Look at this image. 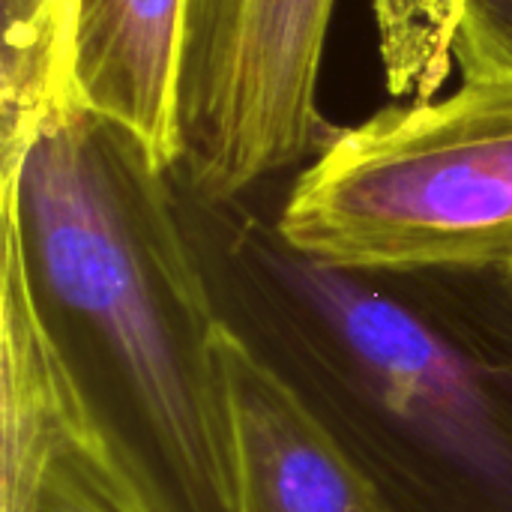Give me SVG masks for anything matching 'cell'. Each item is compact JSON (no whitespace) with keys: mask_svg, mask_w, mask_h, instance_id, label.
Wrapping results in <instances>:
<instances>
[{"mask_svg":"<svg viewBox=\"0 0 512 512\" xmlns=\"http://www.w3.org/2000/svg\"><path fill=\"white\" fill-rule=\"evenodd\" d=\"M336 0H186L174 180L210 201L309 165L339 129L318 108Z\"/></svg>","mask_w":512,"mask_h":512,"instance_id":"277c9868","label":"cell"},{"mask_svg":"<svg viewBox=\"0 0 512 512\" xmlns=\"http://www.w3.org/2000/svg\"><path fill=\"white\" fill-rule=\"evenodd\" d=\"M0 512H150L72 393L15 261H0Z\"/></svg>","mask_w":512,"mask_h":512,"instance_id":"5b68a950","label":"cell"},{"mask_svg":"<svg viewBox=\"0 0 512 512\" xmlns=\"http://www.w3.org/2000/svg\"><path fill=\"white\" fill-rule=\"evenodd\" d=\"M75 0H0V174H6L42 114L69 99Z\"/></svg>","mask_w":512,"mask_h":512,"instance_id":"9c48e42d","label":"cell"},{"mask_svg":"<svg viewBox=\"0 0 512 512\" xmlns=\"http://www.w3.org/2000/svg\"><path fill=\"white\" fill-rule=\"evenodd\" d=\"M174 189L222 327L393 512H512V264L339 267L246 198Z\"/></svg>","mask_w":512,"mask_h":512,"instance_id":"6da1fadb","label":"cell"},{"mask_svg":"<svg viewBox=\"0 0 512 512\" xmlns=\"http://www.w3.org/2000/svg\"><path fill=\"white\" fill-rule=\"evenodd\" d=\"M387 87L435 99L459 78L512 75V0H372Z\"/></svg>","mask_w":512,"mask_h":512,"instance_id":"ba28073f","label":"cell"},{"mask_svg":"<svg viewBox=\"0 0 512 512\" xmlns=\"http://www.w3.org/2000/svg\"><path fill=\"white\" fill-rule=\"evenodd\" d=\"M186 0H75L69 99L135 132L174 168Z\"/></svg>","mask_w":512,"mask_h":512,"instance_id":"52a82bcc","label":"cell"},{"mask_svg":"<svg viewBox=\"0 0 512 512\" xmlns=\"http://www.w3.org/2000/svg\"><path fill=\"white\" fill-rule=\"evenodd\" d=\"M3 252L90 426L150 512H240L222 321L171 168L54 102L0 174Z\"/></svg>","mask_w":512,"mask_h":512,"instance_id":"7a4b0ae2","label":"cell"},{"mask_svg":"<svg viewBox=\"0 0 512 512\" xmlns=\"http://www.w3.org/2000/svg\"><path fill=\"white\" fill-rule=\"evenodd\" d=\"M240 512H393L375 480L225 327Z\"/></svg>","mask_w":512,"mask_h":512,"instance_id":"8992f818","label":"cell"},{"mask_svg":"<svg viewBox=\"0 0 512 512\" xmlns=\"http://www.w3.org/2000/svg\"><path fill=\"white\" fill-rule=\"evenodd\" d=\"M276 225L339 267L512 264V75L339 129L294 177Z\"/></svg>","mask_w":512,"mask_h":512,"instance_id":"3957f363","label":"cell"}]
</instances>
